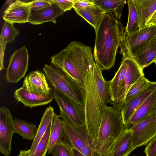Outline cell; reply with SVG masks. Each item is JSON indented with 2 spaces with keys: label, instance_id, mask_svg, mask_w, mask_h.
<instances>
[{
  "label": "cell",
  "instance_id": "1",
  "mask_svg": "<svg viewBox=\"0 0 156 156\" xmlns=\"http://www.w3.org/2000/svg\"><path fill=\"white\" fill-rule=\"evenodd\" d=\"M95 31L94 56L102 71L115 63L118 49L124 33L123 24L111 14L105 13Z\"/></svg>",
  "mask_w": 156,
  "mask_h": 156
},
{
  "label": "cell",
  "instance_id": "2",
  "mask_svg": "<svg viewBox=\"0 0 156 156\" xmlns=\"http://www.w3.org/2000/svg\"><path fill=\"white\" fill-rule=\"evenodd\" d=\"M92 48L81 43L73 41L51 57V62L80 85H84L96 62Z\"/></svg>",
  "mask_w": 156,
  "mask_h": 156
},
{
  "label": "cell",
  "instance_id": "3",
  "mask_svg": "<svg viewBox=\"0 0 156 156\" xmlns=\"http://www.w3.org/2000/svg\"><path fill=\"white\" fill-rule=\"evenodd\" d=\"M125 130L121 111L107 105L104 107L98 136L93 142L98 156H104Z\"/></svg>",
  "mask_w": 156,
  "mask_h": 156
},
{
  "label": "cell",
  "instance_id": "4",
  "mask_svg": "<svg viewBox=\"0 0 156 156\" xmlns=\"http://www.w3.org/2000/svg\"><path fill=\"white\" fill-rule=\"evenodd\" d=\"M80 85L83 91L85 126L94 141L98 136L103 108L95 87L93 70L88 76L86 83Z\"/></svg>",
  "mask_w": 156,
  "mask_h": 156
},
{
  "label": "cell",
  "instance_id": "5",
  "mask_svg": "<svg viewBox=\"0 0 156 156\" xmlns=\"http://www.w3.org/2000/svg\"><path fill=\"white\" fill-rule=\"evenodd\" d=\"M42 69L48 83L53 88L83 106V91L80 85L68 75L52 64H44Z\"/></svg>",
  "mask_w": 156,
  "mask_h": 156
},
{
  "label": "cell",
  "instance_id": "6",
  "mask_svg": "<svg viewBox=\"0 0 156 156\" xmlns=\"http://www.w3.org/2000/svg\"><path fill=\"white\" fill-rule=\"evenodd\" d=\"M52 93L59 108L60 113L58 116L62 121L77 126L85 125L83 106L53 88Z\"/></svg>",
  "mask_w": 156,
  "mask_h": 156
},
{
  "label": "cell",
  "instance_id": "7",
  "mask_svg": "<svg viewBox=\"0 0 156 156\" xmlns=\"http://www.w3.org/2000/svg\"><path fill=\"white\" fill-rule=\"evenodd\" d=\"M29 59L28 52L25 45L12 54L5 74L7 82L16 83L25 77L28 70Z\"/></svg>",
  "mask_w": 156,
  "mask_h": 156
},
{
  "label": "cell",
  "instance_id": "8",
  "mask_svg": "<svg viewBox=\"0 0 156 156\" xmlns=\"http://www.w3.org/2000/svg\"><path fill=\"white\" fill-rule=\"evenodd\" d=\"M156 35V26L147 25L131 34L124 30L119 46L122 57L131 54L140 46Z\"/></svg>",
  "mask_w": 156,
  "mask_h": 156
},
{
  "label": "cell",
  "instance_id": "9",
  "mask_svg": "<svg viewBox=\"0 0 156 156\" xmlns=\"http://www.w3.org/2000/svg\"><path fill=\"white\" fill-rule=\"evenodd\" d=\"M63 121L65 134L62 141L70 148L80 151L86 144H93V140L89 135L85 125L79 126Z\"/></svg>",
  "mask_w": 156,
  "mask_h": 156
},
{
  "label": "cell",
  "instance_id": "10",
  "mask_svg": "<svg viewBox=\"0 0 156 156\" xmlns=\"http://www.w3.org/2000/svg\"><path fill=\"white\" fill-rule=\"evenodd\" d=\"M129 129L135 149L145 145L156 135V115L134 124Z\"/></svg>",
  "mask_w": 156,
  "mask_h": 156
},
{
  "label": "cell",
  "instance_id": "11",
  "mask_svg": "<svg viewBox=\"0 0 156 156\" xmlns=\"http://www.w3.org/2000/svg\"><path fill=\"white\" fill-rule=\"evenodd\" d=\"M14 133V119L5 107L0 108V152L6 156L11 153L12 136Z\"/></svg>",
  "mask_w": 156,
  "mask_h": 156
},
{
  "label": "cell",
  "instance_id": "12",
  "mask_svg": "<svg viewBox=\"0 0 156 156\" xmlns=\"http://www.w3.org/2000/svg\"><path fill=\"white\" fill-rule=\"evenodd\" d=\"M33 0H15L6 8L2 18L5 22L12 24L28 22L31 12L30 7Z\"/></svg>",
  "mask_w": 156,
  "mask_h": 156
},
{
  "label": "cell",
  "instance_id": "13",
  "mask_svg": "<svg viewBox=\"0 0 156 156\" xmlns=\"http://www.w3.org/2000/svg\"><path fill=\"white\" fill-rule=\"evenodd\" d=\"M126 58L128 65L121 95L117 100L111 104L113 108L119 111H121L126 96L130 87L139 79L144 76L143 69L135 60L131 57Z\"/></svg>",
  "mask_w": 156,
  "mask_h": 156
},
{
  "label": "cell",
  "instance_id": "14",
  "mask_svg": "<svg viewBox=\"0 0 156 156\" xmlns=\"http://www.w3.org/2000/svg\"><path fill=\"white\" fill-rule=\"evenodd\" d=\"M44 73L39 70L30 72L25 77L22 87L27 91L42 95L52 91Z\"/></svg>",
  "mask_w": 156,
  "mask_h": 156
},
{
  "label": "cell",
  "instance_id": "15",
  "mask_svg": "<svg viewBox=\"0 0 156 156\" xmlns=\"http://www.w3.org/2000/svg\"><path fill=\"white\" fill-rule=\"evenodd\" d=\"M156 57V35L130 55L122 58H132L143 69L154 62Z\"/></svg>",
  "mask_w": 156,
  "mask_h": 156
},
{
  "label": "cell",
  "instance_id": "16",
  "mask_svg": "<svg viewBox=\"0 0 156 156\" xmlns=\"http://www.w3.org/2000/svg\"><path fill=\"white\" fill-rule=\"evenodd\" d=\"M13 96L24 106L30 108L48 104L54 99L52 90L49 93L39 95L28 91L22 87L15 90Z\"/></svg>",
  "mask_w": 156,
  "mask_h": 156
},
{
  "label": "cell",
  "instance_id": "17",
  "mask_svg": "<svg viewBox=\"0 0 156 156\" xmlns=\"http://www.w3.org/2000/svg\"><path fill=\"white\" fill-rule=\"evenodd\" d=\"M132 131L125 129L107 150L104 156H128L134 149Z\"/></svg>",
  "mask_w": 156,
  "mask_h": 156
},
{
  "label": "cell",
  "instance_id": "18",
  "mask_svg": "<svg viewBox=\"0 0 156 156\" xmlns=\"http://www.w3.org/2000/svg\"><path fill=\"white\" fill-rule=\"evenodd\" d=\"M156 115V89L134 113L128 123L124 126L128 129L134 124L151 116Z\"/></svg>",
  "mask_w": 156,
  "mask_h": 156
},
{
  "label": "cell",
  "instance_id": "19",
  "mask_svg": "<svg viewBox=\"0 0 156 156\" xmlns=\"http://www.w3.org/2000/svg\"><path fill=\"white\" fill-rule=\"evenodd\" d=\"M156 89V82L136 97L124 103L121 112L123 124L126 125L129 122L133 115L145 101Z\"/></svg>",
  "mask_w": 156,
  "mask_h": 156
},
{
  "label": "cell",
  "instance_id": "20",
  "mask_svg": "<svg viewBox=\"0 0 156 156\" xmlns=\"http://www.w3.org/2000/svg\"><path fill=\"white\" fill-rule=\"evenodd\" d=\"M64 12L53 2L52 5L44 9L31 12L28 22L39 25L51 22L56 23L57 18L62 16Z\"/></svg>",
  "mask_w": 156,
  "mask_h": 156
},
{
  "label": "cell",
  "instance_id": "21",
  "mask_svg": "<svg viewBox=\"0 0 156 156\" xmlns=\"http://www.w3.org/2000/svg\"><path fill=\"white\" fill-rule=\"evenodd\" d=\"M93 73L96 90L103 108L112 101L109 82L104 79L102 71L96 63L93 68Z\"/></svg>",
  "mask_w": 156,
  "mask_h": 156
},
{
  "label": "cell",
  "instance_id": "22",
  "mask_svg": "<svg viewBox=\"0 0 156 156\" xmlns=\"http://www.w3.org/2000/svg\"><path fill=\"white\" fill-rule=\"evenodd\" d=\"M127 65V58H122V61L118 70L112 79L109 81L112 95L111 104L117 100L121 95Z\"/></svg>",
  "mask_w": 156,
  "mask_h": 156
},
{
  "label": "cell",
  "instance_id": "23",
  "mask_svg": "<svg viewBox=\"0 0 156 156\" xmlns=\"http://www.w3.org/2000/svg\"><path fill=\"white\" fill-rule=\"evenodd\" d=\"M136 11L140 29L146 24L156 10V0H132Z\"/></svg>",
  "mask_w": 156,
  "mask_h": 156
},
{
  "label": "cell",
  "instance_id": "24",
  "mask_svg": "<svg viewBox=\"0 0 156 156\" xmlns=\"http://www.w3.org/2000/svg\"><path fill=\"white\" fill-rule=\"evenodd\" d=\"M55 113L53 108L50 106L45 109L37 128L36 136L30 149V156L35 152L37 146L47 129L50 124L53 121Z\"/></svg>",
  "mask_w": 156,
  "mask_h": 156
},
{
  "label": "cell",
  "instance_id": "25",
  "mask_svg": "<svg viewBox=\"0 0 156 156\" xmlns=\"http://www.w3.org/2000/svg\"><path fill=\"white\" fill-rule=\"evenodd\" d=\"M95 6L105 13L112 14L116 19H120L122 14V9L126 3L125 0H94Z\"/></svg>",
  "mask_w": 156,
  "mask_h": 156
},
{
  "label": "cell",
  "instance_id": "26",
  "mask_svg": "<svg viewBox=\"0 0 156 156\" xmlns=\"http://www.w3.org/2000/svg\"><path fill=\"white\" fill-rule=\"evenodd\" d=\"M14 133L20 135L23 139L33 141L37 128L36 125L25 120L14 118Z\"/></svg>",
  "mask_w": 156,
  "mask_h": 156
},
{
  "label": "cell",
  "instance_id": "27",
  "mask_svg": "<svg viewBox=\"0 0 156 156\" xmlns=\"http://www.w3.org/2000/svg\"><path fill=\"white\" fill-rule=\"evenodd\" d=\"M65 134V127L62 120L55 113L51 132L48 154L57 144L62 141Z\"/></svg>",
  "mask_w": 156,
  "mask_h": 156
},
{
  "label": "cell",
  "instance_id": "28",
  "mask_svg": "<svg viewBox=\"0 0 156 156\" xmlns=\"http://www.w3.org/2000/svg\"><path fill=\"white\" fill-rule=\"evenodd\" d=\"M76 13L83 18L91 25L95 30L105 12L99 7L95 6L86 10L75 9Z\"/></svg>",
  "mask_w": 156,
  "mask_h": 156
},
{
  "label": "cell",
  "instance_id": "29",
  "mask_svg": "<svg viewBox=\"0 0 156 156\" xmlns=\"http://www.w3.org/2000/svg\"><path fill=\"white\" fill-rule=\"evenodd\" d=\"M153 83L143 76L139 79L130 87L126 96L124 103H126L141 93Z\"/></svg>",
  "mask_w": 156,
  "mask_h": 156
},
{
  "label": "cell",
  "instance_id": "30",
  "mask_svg": "<svg viewBox=\"0 0 156 156\" xmlns=\"http://www.w3.org/2000/svg\"><path fill=\"white\" fill-rule=\"evenodd\" d=\"M128 6V17L125 30L129 35L131 34L140 29L137 14L132 0L127 1Z\"/></svg>",
  "mask_w": 156,
  "mask_h": 156
},
{
  "label": "cell",
  "instance_id": "31",
  "mask_svg": "<svg viewBox=\"0 0 156 156\" xmlns=\"http://www.w3.org/2000/svg\"><path fill=\"white\" fill-rule=\"evenodd\" d=\"M53 121L49 125L45 134L38 143L36 150L32 156H46L49 148L51 132Z\"/></svg>",
  "mask_w": 156,
  "mask_h": 156
},
{
  "label": "cell",
  "instance_id": "32",
  "mask_svg": "<svg viewBox=\"0 0 156 156\" xmlns=\"http://www.w3.org/2000/svg\"><path fill=\"white\" fill-rule=\"evenodd\" d=\"M19 34V30L15 27L13 24L5 22L2 27L0 35L7 43L13 42Z\"/></svg>",
  "mask_w": 156,
  "mask_h": 156
},
{
  "label": "cell",
  "instance_id": "33",
  "mask_svg": "<svg viewBox=\"0 0 156 156\" xmlns=\"http://www.w3.org/2000/svg\"><path fill=\"white\" fill-rule=\"evenodd\" d=\"M51 153L52 156H73L71 149L63 141L55 146Z\"/></svg>",
  "mask_w": 156,
  "mask_h": 156
},
{
  "label": "cell",
  "instance_id": "34",
  "mask_svg": "<svg viewBox=\"0 0 156 156\" xmlns=\"http://www.w3.org/2000/svg\"><path fill=\"white\" fill-rule=\"evenodd\" d=\"M95 6L92 0H75L73 8L74 10H86Z\"/></svg>",
  "mask_w": 156,
  "mask_h": 156
},
{
  "label": "cell",
  "instance_id": "35",
  "mask_svg": "<svg viewBox=\"0 0 156 156\" xmlns=\"http://www.w3.org/2000/svg\"><path fill=\"white\" fill-rule=\"evenodd\" d=\"M53 3L52 0H34L31 2V10L35 11L51 6Z\"/></svg>",
  "mask_w": 156,
  "mask_h": 156
},
{
  "label": "cell",
  "instance_id": "36",
  "mask_svg": "<svg viewBox=\"0 0 156 156\" xmlns=\"http://www.w3.org/2000/svg\"><path fill=\"white\" fill-rule=\"evenodd\" d=\"M75 0H52L53 2L57 5L64 12L70 10L73 8Z\"/></svg>",
  "mask_w": 156,
  "mask_h": 156
},
{
  "label": "cell",
  "instance_id": "37",
  "mask_svg": "<svg viewBox=\"0 0 156 156\" xmlns=\"http://www.w3.org/2000/svg\"><path fill=\"white\" fill-rule=\"evenodd\" d=\"M144 152L146 156H156V135L146 146Z\"/></svg>",
  "mask_w": 156,
  "mask_h": 156
},
{
  "label": "cell",
  "instance_id": "38",
  "mask_svg": "<svg viewBox=\"0 0 156 156\" xmlns=\"http://www.w3.org/2000/svg\"><path fill=\"white\" fill-rule=\"evenodd\" d=\"M7 44L3 38L0 36V70L1 71L4 68V57L5 51L6 49V46Z\"/></svg>",
  "mask_w": 156,
  "mask_h": 156
},
{
  "label": "cell",
  "instance_id": "39",
  "mask_svg": "<svg viewBox=\"0 0 156 156\" xmlns=\"http://www.w3.org/2000/svg\"><path fill=\"white\" fill-rule=\"evenodd\" d=\"M80 151L86 156H98L94 149L93 144H86Z\"/></svg>",
  "mask_w": 156,
  "mask_h": 156
},
{
  "label": "cell",
  "instance_id": "40",
  "mask_svg": "<svg viewBox=\"0 0 156 156\" xmlns=\"http://www.w3.org/2000/svg\"><path fill=\"white\" fill-rule=\"evenodd\" d=\"M153 25L156 26V10L146 24V26Z\"/></svg>",
  "mask_w": 156,
  "mask_h": 156
},
{
  "label": "cell",
  "instance_id": "41",
  "mask_svg": "<svg viewBox=\"0 0 156 156\" xmlns=\"http://www.w3.org/2000/svg\"><path fill=\"white\" fill-rule=\"evenodd\" d=\"M73 156H86L83 154L80 151L74 148H71Z\"/></svg>",
  "mask_w": 156,
  "mask_h": 156
},
{
  "label": "cell",
  "instance_id": "42",
  "mask_svg": "<svg viewBox=\"0 0 156 156\" xmlns=\"http://www.w3.org/2000/svg\"><path fill=\"white\" fill-rule=\"evenodd\" d=\"M30 149L28 150H21L19 154L17 156H30Z\"/></svg>",
  "mask_w": 156,
  "mask_h": 156
},
{
  "label": "cell",
  "instance_id": "43",
  "mask_svg": "<svg viewBox=\"0 0 156 156\" xmlns=\"http://www.w3.org/2000/svg\"><path fill=\"white\" fill-rule=\"evenodd\" d=\"M155 64L156 65V57L154 59V62Z\"/></svg>",
  "mask_w": 156,
  "mask_h": 156
},
{
  "label": "cell",
  "instance_id": "44",
  "mask_svg": "<svg viewBox=\"0 0 156 156\" xmlns=\"http://www.w3.org/2000/svg\"><path fill=\"white\" fill-rule=\"evenodd\" d=\"M132 156H138L136 155H132Z\"/></svg>",
  "mask_w": 156,
  "mask_h": 156
}]
</instances>
